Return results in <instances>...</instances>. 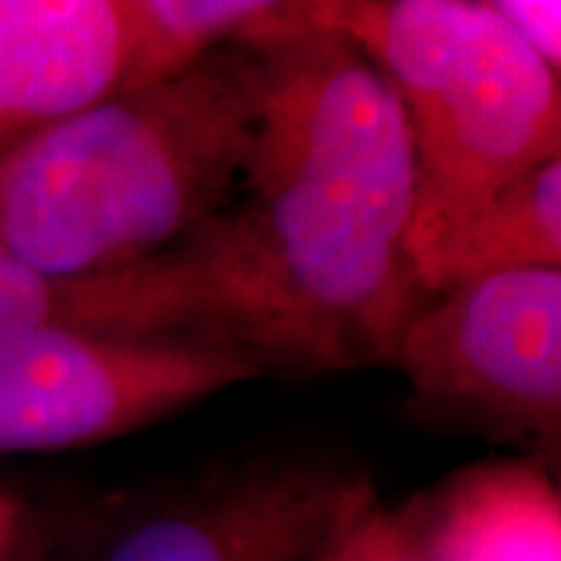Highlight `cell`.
Wrapping results in <instances>:
<instances>
[{
    "mask_svg": "<svg viewBox=\"0 0 561 561\" xmlns=\"http://www.w3.org/2000/svg\"><path fill=\"white\" fill-rule=\"evenodd\" d=\"M256 54L260 119L225 221L268 362L297 375L390 362L421 306L400 101L353 41L312 20Z\"/></svg>",
    "mask_w": 561,
    "mask_h": 561,
    "instance_id": "1",
    "label": "cell"
},
{
    "mask_svg": "<svg viewBox=\"0 0 561 561\" xmlns=\"http://www.w3.org/2000/svg\"><path fill=\"white\" fill-rule=\"evenodd\" d=\"M260 54L221 47L116 91L0 153V247L44 275L153 260L238 197L260 119Z\"/></svg>",
    "mask_w": 561,
    "mask_h": 561,
    "instance_id": "2",
    "label": "cell"
},
{
    "mask_svg": "<svg viewBox=\"0 0 561 561\" xmlns=\"http://www.w3.org/2000/svg\"><path fill=\"white\" fill-rule=\"evenodd\" d=\"M309 20L353 41L400 101L415 157L409 260L424 287L474 213L561 160L559 72L490 3L319 0Z\"/></svg>",
    "mask_w": 561,
    "mask_h": 561,
    "instance_id": "3",
    "label": "cell"
},
{
    "mask_svg": "<svg viewBox=\"0 0 561 561\" xmlns=\"http://www.w3.org/2000/svg\"><path fill=\"white\" fill-rule=\"evenodd\" d=\"M268 371L247 346L38 328L0 341V453L125 437Z\"/></svg>",
    "mask_w": 561,
    "mask_h": 561,
    "instance_id": "4",
    "label": "cell"
},
{
    "mask_svg": "<svg viewBox=\"0 0 561 561\" xmlns=\"http://www.w3.org/2000/svg\"><path fill=\"white\" fill-rule=\"evenodd\" d=\"M390 362L421 405L556 446L561 268L500 272L437 294L405 321Z\"/></svg>",
    "mask_w": 561,
    "mask_h": 561,
    "instance_id": "5",
    "label": "cell"
},
{
    "mask_svg": "<svg viewBox=\"0 0 561 561\" xmlns=\"http://www.w3.org/2000/svg\"><path fill=\"white\" fill-rule=\"evenodd\" d=\"M368 500L371 483L337 456H250L135 515L103 561H319Z\"/></svg>",
    "mask_w": 561,
    "mask_h": 561,
    "instance_id": "6",
    "label": "cell"
},
{
    "mask_svg": "<svg viewBox=\"0 0 561 561\" xmlns=\"http://www.w3.org/2000/svg\"><path fill=\"white\" fill-rule=\"evenodd\" d=\"M241 324V300L206 231L101 275H44L0 247V341L38 328L234 341Z\"/></svg>",
    "mask_w": 561,
    "mask_h": 561,
    "instance_id": "7",
    "label": "cell"
},
{
    "mask_svg": "<svg viewBox=\"0 0 561 561\" xmlns=\"http://www.w3.org/2000/svg\"><path fill=\"white\" fill-rule=\"evenodd\" d=\"M135 0H0V153L125 91Z\"/></svg>",
    "mask_w": 561,
    "mask_h": 561,
    "instance_id": "8",
    "label": "cell"
},
{
    "mask_svg": "<svg viewBox=\"0 0 561 561\" xmlns=\"http://www.w3.org/2000/svg\"><path fill=\"white\" fill-rule=\"evenodd\" d=\"M431 561H561V496L534 461L471 465L405 508Z\"/></svg>",
    "mask_w": 561,
    "mask_h": 561,
    "instance_id": "9",
    "label": "cell"
},
{
    "mask_svg": "<svg viewBox=\"0 0 561 561\" xmlns=\"http://www.w3.org/2000/svg\"><path fill=\"white\" fill-rule=\"evenodd\" d=\"M522 268H561V160L542 162L474 213L421 294L437 297L465 280Z\"/></svg>",
    "mask_w": 561,
    "mask_h": 561,
    "instance_id": "10",
    "label": "cell"
},
{
    "mask_svg": "<svg viewBox=\"0 0 561 561\" xmlns=\"http://www.w3.org/2000/svg\"><path fill=\"white\" fill-rule=\"evenodd\" d=\"M138 50L131 88L179 76L221 47L260 50L309 25V3L272 0H135Z\"/></svg>",
    "mask_w": 561,
    "mask_h": 561,
    "instance_id": "11",
    "label": "cell"
},
{
    "mask_svg": "<svg viewBox=\"0 0 561 561\" xmlns=\"http://www.w3.org/2000/svg\"><path fill=\"white\" fill-rule=\"evenodd\" d=\"M319 561H431V556L405 508L390 512L368 500L328 542Z\"/></svg>",
    "mask_w": 561,
    "mask_h": 561,
    "instance_id": "12",
    "label": "cell"
},
{
    "mask_svg": "<svg viewBox=\"0 0 561 561\" xmlns=\"http://www.w3.org/2000/svg\"><path fill=\"white\" fill-rule=\"evenodd\" d=\"M515 35L556 72L561 62V3L559 0H496L490 3Z\"/></svg>",
    "mask_w": 561,
    "mask_h": 561,
    "instance_id": "13",
    "label": "cell"
},
{
    "mask_svg": "<svg viewBox=\"0 0 561 561\" xmlns=\"http://www.w3.org/2000/svg\"><path fill=\"white\" fill-rule=\"evenodd\" d=\"M22 512L16 502L10 500L7 493H0V561L13 552V546L20 540Z\"/></svg>",
    "mask_w": 561,
    "mask_h": 561,
    "instance_id": "14",
    "label": "cell"
}]
</instances>
